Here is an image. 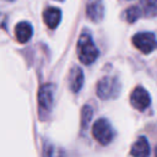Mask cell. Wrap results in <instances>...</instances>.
<instances>
[{
	"label": "cell",
	"mask_w": 157,
	"mask_h": 157,
	"mask_svg": "<svg viewBox=\"0 0 157 157\" xmlns=\"http://www.w3.org/2000/svg\"><path fill=\"white\" fill-rule=\"evenodd\" d=\"M77 55L81 63L90 65L98 56V49L88 33H82L77 42Z\"/></svg>",
	"instance_id": "6da1fadb"
},
{
	"label": "cell",
	"mask_w": 157,
	"mask_h": 157,
	"mask_svg": "<svg viewBox=\"0 0 157 157\" xmlns=\"http://www.w3.org/2000/svg\"><path fill=\"white\" fill-rule=\"evenodd\" d=\"M54 103V86L52 83L43 85L38 91V114L44 119L53 108Z\"/></svg>",
	"instance_id": "7a4b0ae2"
},
{
	"label": "cell",
	"mask_w": 157,
	"mask_h": 157,
	"mask_svg": "<svg viewBox=\"0 0 157 157\" xmlns=\"http://www.w3.org/2000/svg\"><path fill=\"white\" fill-rule=\"evenodd\" d=\"M92 135L101 145H108L113 140V128L107 119H98L93 123Z\"/></svg>",
	"instance_id": "3957f363"
},
{
	"label": "cell",
	"mask_w": 157,
	"mask_h": 157,
	"mask_svg": "<svg viewBox=\"0 0 157 157\" xmlns=\"http://www.w3.org/2000/svg\"><path fill=\"white\" fill-rule=\"evenodd\" d=\"M97 96L102 99L117 97L120 91V83L114 77H104L97 83Z\"/></svg>",
	"instance_id": "277c9868"
},
{
	"label": "cell",
	"mask_w": 157,
	"mask_h": 157,
	"mask_svg": "<svg viewBox=\"0 0 157 157\" xmlns=\"http://www.w3.org/2000/svg\"><path fill=\"white\" fill-rule=\"evenodd\" d=\"M132 44L144 54H148L157 48V39L151 32H139L132 37Z\"/></svg>",
	"instance_id": "5b68a950"
},
{
	"label": "cell",
	"mask_w": 157,
	"mask_h": 157,
	"mask_svg": "<svg viewBox=\"0 0 157 157\" xmlns=\"http://www.w3.org/2000/svg\"><path fill=\"white\" fill-rule=\"evenodd\" d=\"M130 102L132 107L136 108L137 110H144L150 105L151 98L148 92L144 87H136L130 96Z\"/></svg>",
	"instance_id": "8992f818"
},
{
	"label": "cell",
	"mask_w": 157,
	"mask_h": 157,
	"mask_svg": "<svg viewBox=\"0 0 157 157\" xmlns=\"http://www.w3.org/2000/svg\"><path fill=\"white\" fill-rule=\"evenodd\" d=\"M103 0H87L86 15L93 22H99L103 17Z\"/></svg>",
	"instance_id": "52a82bcc"
},
{
	"label": "cell",
	"mask_w": 157,
	"mask_h": 157,
	"mask_svg": "<svg viewBox=\"0 0 157 157\" xmlns=\"http://www.w3.org/2000/svg\"><path fill=\"white\" fill-rule=\"evenodd\" d=\"M43 20L45 22V25L54 29L59 23H60V20H61V11L60 9L58 7H48L44 10L43 12Z\"/></svg>",
	"instance_id": "ba28073f"
},
{
	"label": "cell",
	"mask_w": 157,
	"mask_h": 157,
	"mask_svg": "<svg viewBox=\"0 0 157 157\" xmlns=\"http://www.w3.org/2000/svg\"><path fill=\"white\" fill-rule=\"evenodd\" d=\"M33 33L32 26L29 22H18L15 27V37L17 39V42L20 43H26L31 39Z\"/></svg>",
	"instance_id": "9c48e42d"
},
{
	"label": "cell",
	"mask_w": 157,
	"mask_h": 157,
	"mask_svg": "<svg viewBox=\"0 0 157 157\" xmlns=\"http://www.w3.org/2000/svg\"><path fill=\"white\" fill-rule=\"evenodd\" d=\"M83 85V72L78 66H74L69 74V87L72 92H78Z\"/></svg>",
	"instance_id": "30bf717a"
},
{
	"label": "cell",
	"mask_w": 157,
	"mask_h": 157,
	"mask_svg": "<svg viewBox=\"0 0 157 157\" xmlns=\"http://www.w3.org/2000/svg\"><path fill=\"white\" fill-rule=\"evenodd\" d=\"M132 157H148L150 156V145L145 136H140L134 145L131 146Z\"/></svg>",
	"instance_id": "8fae6325"
},
{
	"label": "cell",
	"mask_w": 157,
	"mask_h": 157,
	"mask_svg": "<svg viewBox=\"0 0 157 157\" xmlns=\"http://www.w3.org/2000/svg\"><path fill=\"white\" fill-rule=\"evenodd\" d=\"M141 12L142 15L151 17L157 15V0H141Z\"/></svg>",
	"instance_id": "7c38bea8"
},
{
	"label": "cell",
	"mask_w": 157,
	"mask_h": 157,
	"mask_svg": "<svg viewBox=\"0 0 157 157\" xmlns=\"http://www.w3.org/2000/svg\"><path fill=\"white\" fill-rule=\"evenodd\" d=\"M140 16H142V12H141V9L137 7V6H131L129 9H126V11L124 12V17L128 22H135Z\"/></svg>",
	"instance_id": "4fadbf2b"
},
{
	"label": "cell",
	"mask_w": 157,
	"mask_h": 157,
	"mask_svg": "<svg viewBox=\"0 0 157 157\" xmlns=\"http://www.w3.org/2000/svg\"><path fill=\"white\" fill-rule=\"evenodd\" d=\"M43 157H61V152L50 142H44Z\"/></svg>",
	"instance_id": "5bb4252c"
},
{
	"label": "cell",
	"mask_w": 157,
	"mask_h": 157,
	"mask_svg": "<svg viewBox=\"0 0 157 157\" xmlns=\"http://www.w3.org/2000/svg\"><path fill=\"white\" fill-rule=\"evenodd\" d=\"M92 115H93V109L90 105H85L82 108V112H81V125H82L83 129L87 128L88 123L91 121Z\"/></svg>",
	"instance_id": "9a60e30c"
},
{
	"label": "cell",
	"mask_w": 157,
	"mask_h": 157,
	"mask_svg": "<svg viewBox=\"0 0 157 157\" xmlns=\"http://www.w3.org/2000/svg\"><path fill=\"white\" fill-rule=\"evenodd\" d=\"M4 23H5V16L2 13H0V27L4 26Z\"/></svg>",
	"instance_id": "2e32d148"
},
{
	"label": "cell",
	"mask_w": 157,
	"mask_h": 157,
	"mask_svg": "<svg viewBox=\"0 0 157 157\" xmlns=\"http://www.w3.org/2000/svg\"><path fill=\"white\" fill-rule=\"evenodd\" d=\"M155 153H156V157H157V146H156V150H155Z\"/></svg>",
	"instance_id": "e0dca14e"
},
{
	"label": "cell",
	"mask_w": 157,
	"mask_h": 157,
	"mask_svg": "<svg viewBox=\"0 0 157 157\" xmlns=\"http://www.w3.org/2000/svg\"><path fill=\"white\" fill-rule=\"evenodd\" d=\"M59 1H61V0H59Z\"/></svg>",
	"instance_id": "ac0fdd59"
}]
</instances>
